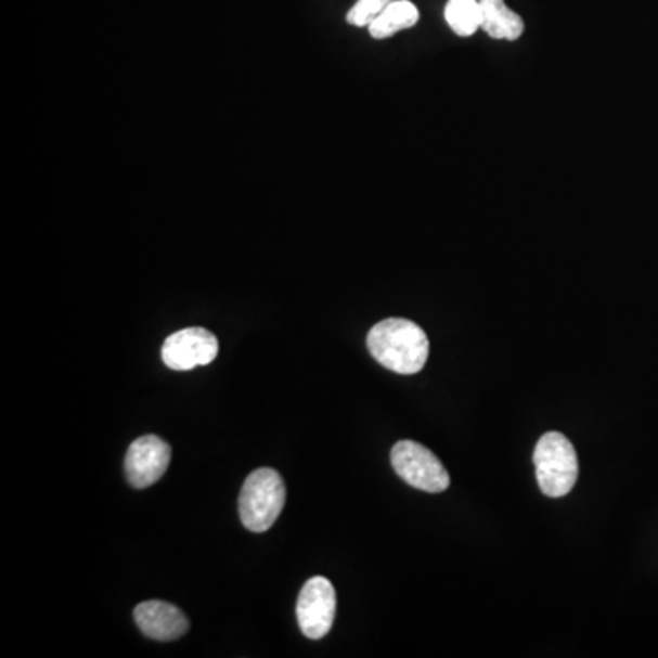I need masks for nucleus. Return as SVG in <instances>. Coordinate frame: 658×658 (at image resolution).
<instances>
[{"instance_id":"nucleus-1","label":"nucleus","mask_w":658,"mask_h":658,"mask_svg":"<svg viewBox=\"0 0 658 658\" xmlns=\"http://www.w3.org/2000/svg\"><path fill=\"white\" fill-rule=\"evenodd\" d=\"M367 350L373 359L402 375H414L425 367L430 343L415 322L407 319H386L370 330Z\"/></svg>"},{"instance_id":"nucleus-5","label":"nucleus","mask_w":658,"mask_h":658,"mask_svg":"<svg viewBox=\"0 0 658 658\" xmlns=\"http://www.w3.org/2000/svg\"><path fill=\"white\" fill-rule=\"evenodd\" d=\"M337 611V594L324 577L309 578L298 594L297 618L304 635L311 641L326 636L333 628Z\"/></svg>"},{"instance_id":"nucleus-3","label":"nucleus","mask_w":658,"mask_h":658,"mask_svg":"<svg viewBox=\"0 0 658 658\" xmlns=\"http://www.w3.org/2000/svg\"><path fill=\"white\" fill-rule=\"evenodd\" d=\"M534 466L538 485L549 498L567 495L577 483V450L559 431H547L540 437L534 449Z\"/></svg>"},{"instance_id":"nucleus-9","label":"nucleus","mask_w":658,"mask_h":658,"mask_svg":"<svg viewBox=\"0 0 658 658\" xmlns=\"http://www.w3.org/2000/svg\"><path fill=\"white\" fill-rule=\"evenodd\" d=\"M481 2V29L492 39L518 41L524 36L521 15L511 10L505 0H479Z\"/></svg>"},{"instance_id":"nucleus-12","label":"nucleus","mask_w":658,"mask_h":658,"mask_svg":"<svg viewBox=\"0 0 658 658\" xmlns=\"http://www.w3.org/2000/svg\"><path fill=\"white\" fill-rule=\"evenodd\" d=\"M391 2L393 0H359L348 13V23L353 26H370Z\"/></svg>"},{"instance_id":"nucleus-10","label":"nucleus","mask_w":658,"mask_h":658,"mask_svg":"<svg viewBox=\"0 0 658 658\" xmlns=\"http://www.w3.org/2000/svg\"><path fill=\"white\" fill-rule=\"evenodd\" d=\"M420 21V10L410 0H393L367 28L373 39H388L401 29H409Z\"/></svg>"},{"instance_id":"nucleus-6","label":"nucleus","mask_w":658,"mask_h":658,"mask_svg":"<svg viewBox=\"0 0 658 658\" xmlns=\"http://www.w3.org/2000/svg\"><path fill=\"white\" fill-rule=\"evenodd\" d=\"M218 356V338L205 327H185L164 343L162 359L170 370L186 372L207 366Z\"/></svg>"},{"instance_id":"nucleus-2","label":"nucleus","mask_w":658,"mask_h":658,"mask_svg":"<svg viewBox=\"0 0 658 658\" xmlns=\"http://www.w3.org/2000/svg\"><path fill=\"white\" fill-rule=\"evenodd\" d=\"M286 505V483L274 468H258L245 479L240 492V518L245 529L266 532Z\"/></svg>"},{"instance_id":"nucleus-7","label":"nucleus","mask_w":658,"mask_h":658,"mask_svg":"<svg viewBox=\"0 0 658 658\" xmlns=\"http://www.w3.org/2000/svg\"><path fill=\"white\" fill-rule=\"evenodd\" d=\"M170 465V447L158 436H143L130 444L125 474L134 489L158 483Z\"/></svg>"},{"instance_id":"nucleus-8","label":"nucleus","mask_w":658,"mask_h":658,"mask_svg":"<svg viewBox=\"0 0 658 658\" xmlns=\"http://www.w3.org/2000/svg\"><path fill=\"white\" fill-rule=\"evenodd\" d=\"M136 623L152 641H178L189 631L185 615L167 602H143L134 609Z\"/></svg>"},{"instance_id":"nucleus-11","label":"nucleus","mask_w":658,"mask_h":658,"mask_svg":"<svg viewBox=\"0 0 658 658\" xmlns=\"http://www.w3.org/2000/svg\"><path fill=\"white\" fill-rule=\"evenodd\" d=\"M444 18L454 34L470 37L481 28V2L479 0H449Z\"/></svg>"},{"instance_id":"nucleus-4","label":"nucleus","mask_w":658,"mask_h":658,"mask_svg":"<svg viewBox=\"0 0 658 658\" xmlns=\"http://www.w3.org/2000/svg\"><path fill=\"white\" fill-rule=\"evenodd\" d=\"M391 465L397 476L423 492L439 494L450 487V474L434 452L415 443L399 441L391 449Z\"/></svg>"}]
</instances>
